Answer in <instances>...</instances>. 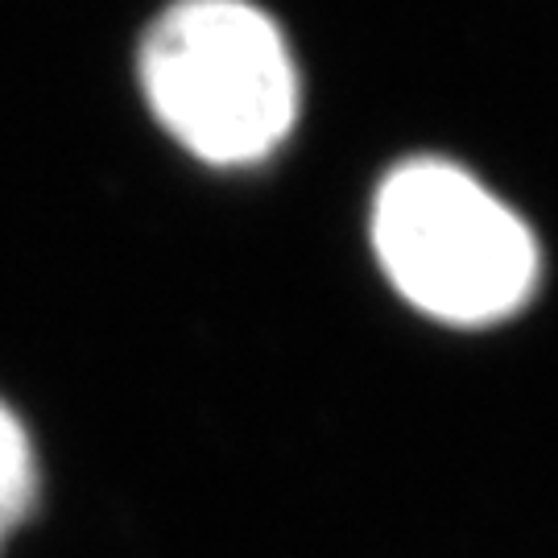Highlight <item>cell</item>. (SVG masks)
I'll use <instances>...</instances> for the list:
<instances>
[{"label": "cell", "mask_w": 558, "mask_h": 558, "mask_svg": "<svg viewBox=\"0 0 558 558\" xmlns=\"http://www.w3.org/2000/svg\"><path fill=\"white\" fill-rule=\"evenodd\" d=\"M141 96L186 154L253 166L290 137L302 87L281 25L253 0H174L137 50Z\"/></svg>", "instance_id": "obj_1"}, {"label": "cell", "mask_w": 558, "mask_h": 558, "mask_svg": "<svg viewBox=\"0 0 558 558\" xmlns=\"http://www.w3.org/2000/svg\"><path fill=\"white\" fill-rule=\"evenodd\" d=\"M373 248L401 299L451 327L518 315L542 274L530 223L442 158H410L385 174L373 203Z\"/></svg>", "instance_id": "obj_2"}, {"label": "cell", "mask_w": 558, "mask_h": 558, "mask_svg": "<svg viewBox=\"0 0 558 558\" xmlns=\"http://www.w3.org/2000/svg\"><path fill=\"white\" fill-rule=\"evenodd\" d=\"M41 468L34 439L9 401H0V550L38 505Z\"/></svg>", "instance_id": "obj_3"}]
</instances>
